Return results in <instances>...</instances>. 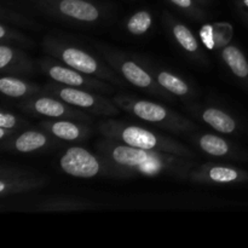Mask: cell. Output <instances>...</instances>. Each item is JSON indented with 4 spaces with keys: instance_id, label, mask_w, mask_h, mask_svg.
Wrapping results in <instances>:
<instances>
[{
    "instance_id": "obj_26",
    "label": "cell",
    "mask_w": 248,
    "mask_h": 248,
    "mask_svg": "<svg viewBox=\"0 0 248 248\" xmlns=\"http://www.w3.org/2000/svg\"><path fill=\"white\" fill-rule=\"evenodd\" d=\"M26 126H28V123L21 116H17L5 110L0 111V127L17 131L18 128L26 127Z\"/></svg>"
},
{
    "instance_id": "obj_20",
    "label": "cell",
    "mask_w": 248,
    "mask_h": 248,
    "mask_svg": "<svg viewBox=\"0 0 248 248\" xmlns=\"http://www.w3.org/2000/svg\"><path fill=\"white\" fill-rule=\"evenodd\" d=\"M155 79H156L157 84L170 92L173 96L178 97H188L191 96L190 86L186 81H184L182 78L178 75L173 74V73L166 72V70H159L156 74H154Z\"/></svg>"
},
{
    "instance_id": "obj_5",
    "label": "cell",
    "mask_w": 248,
    "mask_h": 248,
    "mask_svg": "<svg viewBox=\"0 0 248 248\" xmlns=\"http://www.w3.org/2000/svg\"><path fill=\"white\" fill-rule=\"evenodd\" d=\"M45 91L51 96L57 97L67 102L70 106L79 108L86 113H91L98 116H116L120 114L121 109L114 103V101L101 96L97 92L90 90L77 89L65 86L62 84H48L45 86Z\"/></svg>"
},
{
    "instance_id": "obj_3",
    "label": "cell",
    "mask_w": 248,
    "mask_h": 248,
    "mask_svg": "<svg viewBox=\"0 0 248 248\" xmlns=\"http://www.w3.org/2000/svg\"><path fill=\"white\" fill-rule=\"evenodd\" d=\"M114 103L126 113L147 123L155 124L157 126L173 131V132H191L196 130V125L186 116L181 115L177 111L171 110L167 107L161 106L155 102L136 98L125 93L115 94L113 98Z\"/></svg>"
},
{
    "instance_id": "obj_29",
    "label": "cell",
    "mask_w": 248,
    "mask_h": 248,
    "mask_svg": "<svg viewBox=\"0 0 248 248\" xmlns=\"http://www.w3.org/2000/svg\"><path fill=\"white\" fill-rule=\"evenodd\" d=\"M240 1H241V2H242V4H244V5H245V6H246V7H247V9H248V0H240Z\"/></svg>"
},
{
    "instance_id": "obj_28",
    "label": "cell",
    "mask_w": 248,
    "mask_h": 248,
    "mask_svg": "<svg viewBox=\"0 0 248 248\" xmlns=\"http://www.w3.org/2000/svg\"><path fill=\"white\" fill-rule=\"evenodd\" d=\"M1 18L2 21H9L12 22V23L19 24V26L28 27L31 26V24H33V21H31V19H28L27 17H24L23 15L16 14V12L12 11V10H7L5 6L1 7Z\"/></svg>"
},
{
    "instance_id": "obj_14",
    "label": "cell",
    "mask_w": 248,
    "mask_h": 248,
    "mask_svg": "<svg viewBox=\"0 0 248 248\" xmlns=\"http://www.w3.org/2000/svg\"><path fill=\"white\" fill-rule=\"evenodd\" d=\"M41 130L46 131L51 136L60 140L74 142L86 138L91 130L82 121L72 119H48L40 123Z\"/></svg>"
},
{
    "instance_id": "obj_18",
    "label": "cell",
    "mask_w": 248,
    "mask_h": 248,
    "mask_svg": "<svg viewBox=\"0 0 248 248\" xmlns=\"http://www.w3.org/2000/svg\"><path fill=\"white\" fill-rule=\"evenodd\" d=\"M198 145L203 153L208 155H212L216 157H224V156H234V147L224 138L219 136L207 135L200 136L198 140Z\"/></svg>"
},
{
    "instance_id": "obj_17",
    "label": "cell",
    "mask_w": 248,
    "mask_h": 248,
    "mask_svg": "<svg viewBox=\"0 0 248 248\" xmlns=\"http://www.w3.org/2000/svg\"><path fill=\"white\" fill-rule=\"evenodd\" d=\"M201 119L203 123L210 125L213 130L220 133H232L236 131V121L227 111L218 108H206L201 111Z\"/></svg>"
},
{
    "instance_id": "obj_30",
    "label": "cell",
    "mask_w": 248,
    "mask_h": 248,
    "mask_svg": "<svg viewBox=\"0 0 248 248\" xmlns=\"http://www.w3.org/2000/svg\"><path fill=\"white\" fill-rule=\"evenodd\" d=\"M199 2H200V4H207L208 1H210V0H198Z\"/></svg>"
},
{
    "instance_id": "obj_16",
    "label": "cell",
    "mask_w": 248,
    "mask_h": 248,
    "mask_svg": "<svg viewBox=\"0 0 248 248\" xmlns=\"http://www.w3.org/2000/svg\"><path fill=\"white\" fill-rule=\"evenodd\" d=\"M40 86L19 78L4 75L0 79V92L10 98H28L40 92Z\"/></svg>"
},
{
    "instance_id": "obj_2",
    "label": "cell",
    "mask_w": 248,
    "mask_h": 248,
    "mask_svg": "<svg viewBox=\"0 0 248 248\" xmlns=\"http://www.w3.org/2000/svg\"><path fill=\"white\" fill-rule=\"evenodd\" d=\"M98 131L103 137L120 142L131 147L147 150L171 153L179 156L194 159L195 154L189 148L166 136L152 132L144 127L136 125H127L124 121H116L113 119L99 121Z\"/></svg>"
},
{
    "instance_id": "obj_15",
    "label": "cell",
    "mask_w": 248,
    "mask_h": 248,
    "mask_svg": "<svg viewBox=\"0 0 248 248\" xmlns=\"http://www.w3.org/2000/svg\"><path fill=\"white\" fill-rule=\"evenodd\" d=\"M33 60L23 51L1 43L0 45V69L4 74H31L34 72Z\"/></svg>"
},
{
    "instance_id": "obj_7",
    "label": "cell",
    "mask_w": 248,
    "mask_h": 248,
    "mask_svg": "<svg viewBox=\"0 0 248 248\" xmlns=\"http://www.w3.org/2000/svg\"><path fill=\"white\" fill-rule=\"evenodd\" d=\"M40 67L43 72L48 78L58 84L65 85V86L77 87V89L90 90V91L101 92V93H110L114 92V89L104 80L98 78L91 77V75L84 74L81 72L73 69L68 65H62L60 61H55L52 58H44L40 61Z\"/></svg>"
},
{
    "instance_id": "obj_8",
    "label": "cell",
    "mask_w": 248,
    "mask_h": 248,
    "mask_svg": "<svg viewBox=\"0 0 248 248\" xmlns=\"http://www.w3.org/2000/svg\"><path fill=\"white\" fill-rule=\"evenodd\" d=\"M102 52H103L104 57H106L107 62L116 70L120 73L124 77L126 81L132 84L133 86L138 87V89L145 90V91L152 92L153 94H157L160 97H164L166 99H171L170 92L162 89L159 84H157L155 77H153L145 68L138 64L137 62L128 58L124 57V56L116 55L115 52L107 48L102 47Z\"/></svg>"
},
{
    "instance_id": "obj_6",
    "label": "cell",
    "mask_w": 248,
    "mask_h": 248,
    "mask_svg": "<svg viewBox=\"0 0 248 248\" xmlns=\"http://www.w3.org/2000/svg\"><path fill=\"white\" fill-rule=\"evenodd\" d=\"M60 166L64 173L77 178L115 177L111 166L101 154H92L81 147H72L65 150L60 160Z\"/></svg>"
},
{
    "instance_id": "obj_22",
    "label": "cell",
    "mask_w": 248,
    "mask_h": 248,
    "mask_svg": "<svg viewBox=\"0 0 248 248\" xmlns=\"http://www.w3.org/2000/svg\"><path fill=\"white\" fill-rule=\"evenodd\" d=\"M153 24V16L150 12L142 10L133 14L126 23V28L132 35H143L150 29Z\"/></svg>"
},
{
    "instance_id": "obj_24",
    "label": "cell",
    "mask_w": 248,
    "mask_h": 248,
    "mask_svg": "<svg viewBox=\"0 0 248 248\" xmlns=\"http://www.w3.org/2000/svg\"><path fill=\"white\" fill-rule=\"evenodd\" d=\"M92 203L86 202V201H78V200H63V199H57V200H50L41 203L40 208L45 211H75V210H84V208L91 207Z\"/></svg>"
},
{
    "instance_id": "obj_23",
    "label": "cell",
    "mask_w": 248,
    "mask_h": 248,
    "mask_svg": "<svg viewBox=\"0 0 248 248\" xmlns=\"http://www.w3.org/2000/svg\"><path fill=\"white\" fill-rule=\"evenodd\" d=\"M228 24H206L202 29H201V39L205 43V45L210 48H216L219 47V46L228 45L229 41L227 39H223L220 35V31H224V28Z\"/></svg>"
},
{
    "instance_id": "obj_25",
    "label": "cell",
    "mask_w": 248,
    "mask_h": 248,
    "mask_svg": "<svg viewBox=\"0 0 248 248\" xmlns=\"http://www.w3.org/2000/svg\"><path fill=\"white\" fill-rule=\"evenodd\" d=\"M0 40L1 43L7 44V43H16L18 45L23 46H31V40L27 38L24 34L19 33L16 29L11 28L7 24L1 23L0 24Z\"/></svg>"
},
{
    "instance_id": "obj_4",
    "label": "cell",
    "mask_w": 248,
    "mask_h": 248,
    "mask_svg": "<svg viewBox=\"0 0 248 248\" xmlns=\"http://www.w3.org/2000/svg\"><path fill=\"white\" fill-rule=\"evenodd\" d=\"M44 48L53 58L78 72L98 78L114 85L123 84V80L115 74V72L102 64L91 53L78 46H72L53 36H47L44 41Z\"/></svg>"
},
{
    "instance_id": "obj_13",
    "label": "cell",
    "mask_w": 248,
    "mask_h": 248,
    "mask_svg": "<svg viewBox=\"0 0 248 248\" xmlns=\"http://www.w3.org/2000/svg\"><path fill=\"white\" fill-rule=\"evenodd\" d=\"M55 142V137L46 131L26 130L22 133H16L7 140H1V148L7 152L33 153L50 147Z\"/></svg>"
},
{
    "instance_id": "obj_9",
    "label": "cell",
    "mask_w": 248,
    "mask_h": 248,
    "mask_svg": "<svg viewBox=\"0 0 248 248\" xmlns=\"http://www.w3.org/2000/svg\"><path fill=\"white\" fill-rule=\"evenodd\" d=\"M19 109L28 114L46 116L48 119H72L89 123L91 116L86 111L70 106L67 102L53 96H31L18 104Z\"/></svg>"
},
{
    "instance_id": "obj_19",
    "label": "cell",
    "mask_w": 248,
    "mask_h": 248,
    "mask_svg": "<svg viewBox=\"0 0 248 248\" xmlns=\"http://www.w3.org/2000/svg\"><path fill=\"white\" fill-rule=\"evenodd\" d=\"M222 58L232 74L241 79L248 77V61L237 46L225 45L222 50Z\"/></svg>"
},
{
    "instance_id": "obj_12",
    "label": "cell",
    "mask_w": 248,
    "mask_h": 248,
    "mask_svg": "<svg viewBox=\"0 0 248 248\" xmlns=\"http://www.w3.org/2000/svg\"><path fill=\"white\" fill-rule=\"evenodd\" d=\"M46 184V179L41 176L12 169V167H1L0 176V196L15 195L19 193H27L41 188Z\"/></svg>"
},
{
    "instance_id": "obj_11",
    "label": "cell",
    "mask_w": 248,
    "mask_h": 248,
    "mask_svg": "<svg viewBox=\"0 0 248 248\" xmlns=\"http://www.w3.org/2000/svg\"><path fill=\"white\" fill-rule=\"evenodd\" d=\"M189 179L199 184H235L248 181V173L245 170L229 165L205 164L194 167Z\"/></svg>"
},
{
    "instance_id": "obj_10",
    "label": "cell",
    "mask_w": 248,
    "mask_h": 248,
    "mask_svg": "<svg viewBox=\"0 0 248 248\" xmlns=\"http://www.w3.org/2000/svg\"><path fill=\"white\" fill-rule=\"evenodd\" d=\"M44 9L63 18L81 23H93L101 18L98 6L89 0H40Z\"/></svg>"
},
{
    "instance_id": "obj_27",
    "label": "cell",
    "mask_w": 248,
    "mask_h": 248,
    "mask_svg": "<svg viewBox=\"0 0 248 248\" xmlns=\"http://www.w3.org/2000/svg\"><path fill=\"white\" fill-rule=\"evenodd\" d=\"M170 1L195 18L200 19L203 17V11L199 5L198 0H170Z\"/></svg>"
},
{
    "instance_id": "obj_21",
    "label": "cell",
    "mask_w": 248,
    "mask_h": 248,
    "mask_svg": "<svg viewBox=\"0 0 248 248\" xmlns=\"http://www.w3.org/2000/svg\"><path fill=\"white\" fill-rule=\"evenodd\" d=\"M170 28H171L172 35L176 39L177 43L181 45V47L183 48L184 51H186L188 53H191V55H196L199 53V46L198 40H196L195 35L193 34V31L186 26V24L181 23V22L176 21L173 18H170Z\"/></svg>"
},
{
    "instance_id": "obj_1",
    "label": "cell",
    "mask_w": 248,
    "mask_h": 248,
    "mask_svg": "<svg viewBox=\"0 0 248 248\" xmlns=\"http://www.w3.org/2000/svg\"><path fill=\"white\" fill-rule=\"evenodd\" d=\"M96 149L110 165L115 177L119 178L167 174L186 179L189 178L191 170L195 167V162L189 157L157 150L140 149L107 137L97 142Z\"/></svg>"
}]
</instances>
